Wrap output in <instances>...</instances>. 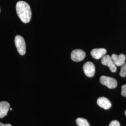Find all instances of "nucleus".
Returning <instances> with one entry per match:
<instances>
[{
  "instance_id": "nucleus-1",
  "label": "nucleus",
  "mask_w": 126,
  "mask_h": 126,
  "mask_svg": "<svg viewBox=\"0 0 126 126\" xmlns=\"http://www.w3.org/2000/svg\"><path fill=\"white\" fill-rule=\"evenodd\" d=\"M16 11L18 17L25 23H29L32 16V10L29 4L24 1H19L16 4Z\"/></svg>"
},
{
  "instance_id": "nucleus-2",
  "label": "nucleus",
  "mask_w": 126,
  "mask_h": 126,
  "mask_svg": "<svg viewBox=\"0 0 126 126\" xmlns=\"http://www.w3.org/2000/svg\"><path fill=\"white\" fill-rule=\"evenodd\" d=\"M15 43L17 51L20 55H24L26 53V43L23 36L17 35L15 39Z\"/></svg>"
},
{
  "instance_id": "nucleus-3",
  "label": "nucleus",
  "mask_w": 126,
  "mask_h": 126,
  "mask_svg": "<svg viewBox=\"0 0 126 126\" xmlns=\"http://www.w3.org/2000/svg\"><path fill=\"white\" fill-rule=\"evenodd\" d=\"M100 83L110 89H114L117 86V80L112 77L102 76L99 79Z\"/></svg>"
},
{
  "instance_id": "nucleus-4",
  "label": "nucleus",
  "mask_w": 126,
  "mask_h": 126,
  "mask_svg": "<svg viewBox=\"0 0 126 126\" xmlns=\"http://www.w3.org/2000/svg\"><path fill=\"white\" fill-rule=\"evenodd\" d=\"M101 63L104 65L108 67L111 72H115L117 71V67L114 63L111 57L108 55H106L101 59Z\"/></svg>"
},
{
  "instance_id": "nucleus-5",
  "label": "nucleus",
  "mask_w": 126,
  "mask_h": 126,
  "mask_svg": "<svg viewBox=\"0 0 126 126\" xmlns=\"http://www.w3.org/2000/svg\"><path fill=\"white\" fill-rule=\"evenodd\" d=\"M83 71L87 77L91 78L94 75L95 68L94 64L91 62H87L83 65Z\"/></svg>"
},
{
  "instance_id": "nucleus-6",
  "label": "nucleus",
  "mask_w": 126,
  "mask_h": 126,
  "mask_svg": "<svg viewBox=\"0 0 126 126\" xmlns=\"http://www.w3.org/2000/svg\"><path fill=\"white\" fill-rule=\"evenodd\" d=\"M86 57L85 52L81 49L73 50L71 53V57L72 60L75 62H80L85 59Z\"/></svg>"
},
{
  "instance_id": "nucleus-7",
  "label": "nucleus",
  "mask_w": 126,
  "mask_h": 126,
  "mask_svg": "<svg viewBox=\"0 0 126 126\" xmlns=\"http://www.w3.org/2000/svg\"><path fill=\"white\" fill-rule=\"evenodd\" d=\"M111 58L115 65L118 66H122L126 61V56L123 54H121L119 55L113 54L111 56Z\"/></svg>"
},
{
  "instance_id": "nucleus-8",
  "label": "nucleus",
  "mask_w": 126,
  "mask_h": 126,
  "mask_svg": "<svg viewBox=\"0 0 126 126\" xmlns=\"http://www.w3.org/2000/svg\"><path fill=\"white\" fill-rule=\"evenodd\" d=\"M107 53V50L104 48H97L92 50L91 54L96 59H102Z\"/></svg>"
},
{
  "instance_id": "nucleus-9",
  "label": "nucleus",
  "mask_w": 126,
  "mask_h": 126,
  "mask_svg": "<svg viewBox=\"0 0 126 126\" xmlns=\"http://www.w3.org/2000/svg\"><path fill=\"white\" fill-rule=\"evenodd\" d=\"M97 103L100 107L106 110L109 109L112 106V104L110 100L104 97L98 98L97 100Z\"/></svg>"
},
{
  "instance_id": "nucleus-10",
  "label": "nucleus",
  "mask_w": 126,
  "mask_h": 126,
  "mask_svg": "<svg viewBox=\"0 0 126 126\" xmlns=\"http://www.w3.org/2000/svg\"><path fill=\"white\" fill-rule=\"evenodd\" d=\"M10 109V104L7 101L0 102V118H2L7 115Z\"/></svg>"
},
{
  "instance_id": "nucleus-11",
  "label": "nucleus",
  "mask_w": 126,
  "mask_h": 126,
  "mask_svg": "<svg viewBox=\"0 0 126 126\" xmlns=\"http://www.w3.org/2000/svg\"><path fill=\"white\" fill-rule=\"evenodd\" d=\"M76 122L78 126H90L89 122L84 118H78L77 119Z\"/></svg>"
},
{
  "instance_id": "nucleus-12",
  "label": "nucleus",
  "mask_w": 126,
  "mask_h": 126,
  "mask_svg": "<svg viewBox=\"0 0 126 126\" xmlns=\"http://www.w3.org/2000/svg\"><path fill=\"white\" fill-rule=\"evenodd\" d=\"M120 75L122 77H125L126 76V62L122 66L121 72H120Z\"/></svg>"
},
{
  "instance_id": "nucleus-13",
  "label": "nucleus",
  "mask_w": 126,
  "mask_h": 126,
  "mask_svg": "<svg viewBox=\"0 0 126 126\" xmlns=\"http://www.w3.org/2000/svg\"><path fill=\"white\" fill-rule=\"evenodd\" d=\"M109 126H121L119 122L116 120H114L110 122Z\"/></svg>"
},
{
  "instance_id": "nucleus-14",
  "label": "nucleus",
  "mask_w": 126,
  "mask_h": 126,
  "mask_svg": "<svg viewBox=\"0 0 126 126\" xmlns=\"http://www.w3.org/2000/svg\"><path fill=\"white\" fill-rule=\"evenodd\" d=\"M121 94L124 97H126V84L122 86Z\"/></svg>"
},
{
  "instance_id": "nucleus-15",
  "label": "nucleus",
  "mask_w": 126,
  "mask_h": 126,
  "mask_svg": "<svg viewBox=\"0 0 126 126\" xmlns=\"http://www.w3.org/2000/svg\"><path fill=\"white\" fill-rule=\"evenodd\" d=\"M0 126H12V125L10 124H4L3 123H2L0 122Z\"/></svg>"
},
{
  "instance_id": "nucleus-16",
  "label": "nucleus",
  "mask_w": 126,
  "mask_h": 126,
  "mask_svg": "<svg viewBox=\"0 0 126 126\" xmlns=\"http://www.w3.org/2000/svg\"><path fill=\"white\" fill-rule=\"evenodd\" d=\"M125 115H126V111H125Z\"/></svg>"
},
{
  "instance_id": "nucleus-17",
  "label": "nucleus",
  "mask_w": 126,
  "mask_h": 126,
  "mask_svg": "<svg viewBox=\"0 0 126 126\" xmlns=\"http://www.w3.org/2000/svg\"><path fill=\"white\" fill-rule=\"evenodd\" d=\"M10 110H12V108H10Z\"/></svg>"
}]
</instances>
